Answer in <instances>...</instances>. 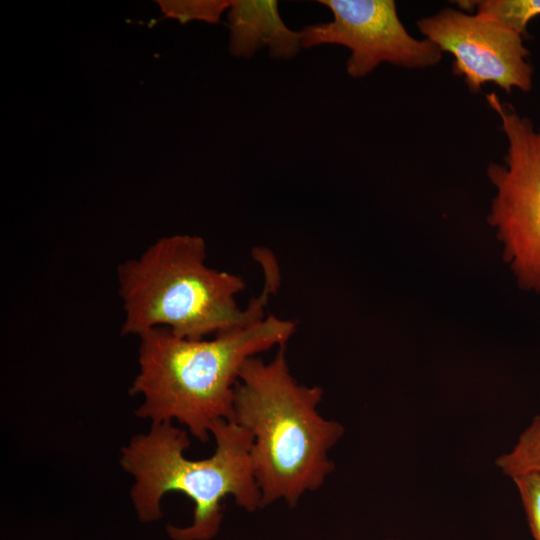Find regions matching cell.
<instances>
[{
  "label": "cell",
  "instance_id": "obj_1",
  "mask_svg": "<svg viewBox=\"0 0 540 540\" xmlns=\"http://www.w3.org/2000/svg\"><path fill=\"white\" fill-rule=\"evenodd\" d=\"M206 249L205 240L197 235L166 236L139 257L118 265L125 313L122 335L140 336L162 327L179 337L203 339L266 316L265 307L280 283L272 253L263 248L254 253L265 282L262 292L243 309L236 301L245 288L243 279L209 267Z\"/></svg>",
  "mask_w": 540,
  "mask_h": 540
},
{
  "label": "cell",
  "instance_id": "obj_2",
  "mask_svg": "<svg viewBox=\"0 0 540 540\" xmlns=\"http://www.w3.org/2000/svg\"><path fill=\"white\" fill-rule=\"evenodd\" d=\"M295 330V322L269 314L211 339L183 338L162 327L142 333L139 371L129 389L143 398L136 416L152 425L176 421L207 442L215 422L233 419L245 362L285 346Z\"/></svg>",
  "mask_w": 540,
  "mask_h": 540
},
{
  "label": "cell",
  "instance_id": "obj_3",
  "mask_svg": "<svg viewBox=\"0 0 540 540\" xmlns=\"http://www.w3.org/2000/svg\"><path fill=\"white\" fill-rule=\"evenodd\" d=\"M322 398V388L302 385L292 376L285 346L269 362L254 356L243 365L232 421L252 436L251 458L262 508L276 501L294 507L333 472L329 452L344 427L320 414Z\"/></svg>",
  "mask_w": 540,
  "mask_h": 540
},
{
  "label": "cell",
  "instance_id": "obj_4",
  "mask_svg": "<svg viewBox=\"0 0 540 540\" xmlns=\"http://www.w3.org/2000/svg\"><path fill=\"white\" fill-rule=\"evenodd\" d=\"M210 435L215 451L201 460L186 458L188 434L171 422L153 424L148 433L134 436L121 449L120 465L134 478L130 497L141 522L162 517L161 500L169 492H180L193 502L189 525L167 526L172 540L213 539L222 524V501L227 496L249 513L262 508L249 431L234 421L220 420L211 426Z\"/></svg>",
  "mask_w": 540,
  "mask_h": 540
},
{
  "label": "cell",
  "instance_id": "obj_5",
  "mask_svg": "<svg viewBox=\"0 0 540 540\" xmlns=\"http://www.w3.org/2000/svg\"><path fill=\"white\" fill-rule=\"evenodd\" d=\"M487 101L508 143L503 163L487 167L495 188L488 221L518 285L540 294V131L495 93Z\"/></svg>",
  "mask_w": 540,
  "mask_h": 540
},
{
  "label": "cell",
  "instance_id": "obj_6",
  "mask_svg": "<svg viewBox=\"0 0 540 540\" xmlns=\"http://www.w3.org/2000/svg\"><path fill=\"white\" fill-rule=\"evenodd\" d=\"M332 20L299 30L302 48L341 45L351 54L350 77L362 78L382 63L416 69L438 64L442 51L428 39H416L405 28L393 0H320Z\"/></svg>",
  "mask_w": 540,
  "mask_h": 540
},
{
  "label": "cell",
  "instance_id": "obj_7",
  "mask_svg": "<svg viewBox=\"0 0 540 540\" xmlns=\"http://www.w3.org/2000/svg\"><path fill=\"white\" fill-rule=\"evenodd\" d=\"M426 39L454 58L452 71L472 93L493 83L506 93L532 87L533 68L523 37L496 20L480 14L444 8L416 23Z\"/></svg>",
  "mask_w": 540,
  "mask_h": 540
},
{
  "label": "cell",
  "instance_id": "obj_8",
  "mask_svg": "<svg viewBox=\"0 0 540 540\" xmlns=\"http://www.w3.org/2000/svg\"><path fill=\"white\" fill-rule=\"evenodd\" d=\"M229 52L249 59L267 48L272 59L290 60L301 50L299 31L282 20L275 0H234L227 13Z\"/></svg>",
  "mask_w": 540,
  "mask_h": 540
},
{
  "label": "cell",
  "instance_id": "obj_9",
  "mask_svg": "<svg viewBox=\"0 0 540 540\" xmlns=\"http://www.w3.org/2000/svg\"><path fill=\"white\" fill-rule=\"evenodd\" d=\"M460 10L486 15L523 38L527 25L540 15V0H476L456 1Z\"/></svg>",
  "mask_w": 540,
  "mask_h": 540
},
{
  "label": "cell",
  "instance_id": "obj_10",
  "mask_svg": "<svg viewBox=\"0 0 540 540\" xmlns=\"http://www.w3.org/2000/svg\"><path fill=\"white\" fill-rule=\"evenodd\" d=\"M495 465L510 479L523 474H540V414L533 417L512 449L496 458Z\"/></svg>",
  "mask_w": 540,
  "mask_h": 540
},
{
  "label": "cell",
  "instance_id": "obj_11",
  "mask_svg": "<svg viewBox=\"0 0 540 540\" xmlns=\"http://www.w3.org/2000/svg\"><path fill=\"white\" fill-rule=\"evenodd\" d=\"M231 2V0L157 1L166 17L177 19L181 23L191 20L218 23L221 14L229 9Z\"/></svg>",
  "mask_w": 540,
  "mask_h": 540
},
{
  "label": "cell",
  "instance_id": "obj_12",
  "mask_svg": "<svg viewBox=\"0 0 540 540\" xmlns=\"http://www.w3.org/2000/svg\"><path fill=\"white\" fill-rule=\"evenodd\" d=\"M511 480L518 491L531 534L534 540H540V474H523Z\"/></svg>",
  "mask_w": 540,
  "mask_h": 540
},
{
  "label": "cell",
  "instance_id": "obj_13",
  "mask_svg": "<svg viewBox=\"0 0 540 540\" xmlns=\"http://www.w3.org/2000/svg\"><path fill=\"white\" fill-rule=\"evenodd\" d=\"M383 540H397V539H383Z\"/></svg>",
  "mask_w": 540,
  "mask_h": 540
}]
</instances>
